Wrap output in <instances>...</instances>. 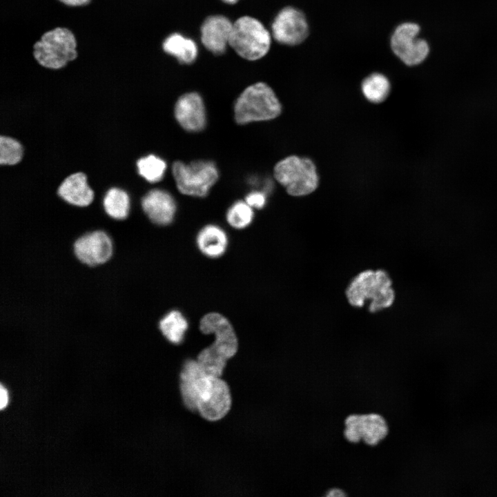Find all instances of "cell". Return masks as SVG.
Instances as JSON below:
<instances>
[{
	"label": "cell",
	"instance_id": "6da1fadb",
	"mask_svg": "<svg viewBox=\"0 0 497 497\" xmlns=\"http://www.w3.org/2000/svg\"><path fill=\"white\" fill-rule=\"evenodd\" d=\"M391 285L386 271L367 270L351 281L346 290L347 298L355 307H362L369 300V311L378 312L392 305L395 293Z\"/></svg>",
	"mask_w": 497,
	"mask_h": 497
},
{
	"label": "cell",
	"instance_id": "7a4b0ae2",
	"mask_svg": "<svg viewBox=\"0 0 497 497\" xmlns=\"http://www.w3.org/2000/svg\"><path fill=\"white\" fill-rule=\"evenodd\" d=\"M281 111L282 106L275 92L264 82L246 87L234 104V118L240 125L273 119Z\"/></svg>",
	"mask_w": 497,
	"mask_h": 497
},
{
	"label": "cell",
	"instance_id": "3957f363",
	"mask_svg": "<svg viewBox=\"0 0 497 497\" xmlns=\"http://www.w3.org/2000/svg\"><path fill=\"white\" fill-rule=\"evenodd\" d=\"M77 43L74 33L65 27L44 32L33 46V56L43 67L58 70L77 57Z\"/></svg>",
	"mask_w": 497,
	"mask_h": 497
},
{
	"label": "cell",
	"instance_id": "277c9868",
	"mask_svg": "<svg viewBox=\"0 0 497 497\" xmlns=\"http://www.w3.org/2000/svg\"><path fill=\"white\" fill-rule=\"evenodd\" d=\"M197 413L204 420L215 422L231 412L233 398L231 387L222 377L204 374L197 381Z\"/></svg>",
	"mask_w": 497,
	"mask_h": 497
},
{
	"label": "cell",
	"instance_id": "5b68a950",
	"mask_svg": "<svg viewBox=\"0 0 497 497\" xmlns=\"http://www.w3.org/2000/svg\"><path fill=\"white\" fill-rule=\"evenodd\" d=\"M271 32L258 19L242 16L233 23L229 46L242 58L256 61L269 51Z\"/></svg>",
	"mask_w": 497,
	"mask_h": 497
},
{
	"label": "cell",
	"instance_id": "8992f818",
	"mask_svg": "<svg viewBox=\"0 0 497 497\" xmlns=\"http://www.w3.org/2000/svg\"><path fill=\"white\" fill-rule=\"evenodd\" d=\"M275 179L292 196H304L318 187L319 177L311 159L291 155L278 162L274 167Z\"/></svg>",
	"mask_w": 497,
	"mask_h": 497
},
{
	"label": "cell",
	"instance_id": "52a82bcc",
	"mask_svg": "<svg viewBox=\"0 0 497 497\" xmlns=\"http://www.w3.org/2000/svg\"><path fill=\"white\" fill-rule=\"evenodd\" d=\"M172 173L182 194L199 197L206 196L219 177L215 163L207 160L188 164L176 161L173 164Z\"/></svg>",
	"mask_w": 497,
	"mask_h": 497
},
{
	"label": "cell",
	"instance_id": "ba28073f",
	"mask_svg": "<svg viewBox=\"0 0 497 497\" xmlns=\"http://www.w3.org/2000/svg\"><path fill=\"white\" fill-rule=\"evenodd\" d=\"M421 28L417 23L405 21L393 30L389 41L391 49L404 64L416 66L422 64L430 54V45L420 37Z\"/></svg>",
	"mask_w": 497,
	"mask_h": 497
},
{
	"label": "cell",
	"instance_id": "9c48e42d",
	"mask_svg": "<svg viewBox=\"0 0 497 497\" xmlns=\"http://www.w3.org/2000/svg\"><path fill=\"white\" fill-rule=\"evenodd\" d=\"M199 327L203 334L213 335L208 345L219 355L229 361L238 353L237 335L225 316L217 312L206 313L201 318Z\"/></svg>",
	"mask_w": 497,
	"mask_h": 497
},
{
	"label": "cell",
	"instance_id": "30bf717a",
	"mask_svg": "<svg viewBox=\"0 0 497 497\" xmlns=\"http://www.w3.org/2000/svg\"><path fill=\"white\" fill-rule=\"evenodd\" d=\"M271 29L272 37L277 43L289 46L302 43L309 34L306 15L293 6L284 7L277 13Z\"/></svg>",
	"mask_w": 497,
	"mask_h": 497
},
{
	"label": "cell",
	"instance_id": "8fae6325",
	"mask_svg": "<svg viewBox=\"0 0 497 497\" xmlns=\"http://www.w3.org/2000/svg\"><path fill=\"white\" fill-rule=\"evenodd\" d=\"M73 252L82 264L95 267L106 264L113 254V242L110 235L102 229L88 231L73 242Z\"/></svg>",
	"mask_w": 497,
	"mask_h": 497
},
{
	"label": "cell",
	"instance_id": "7c38bea8",
	"mask_svg": "<svg viewBox=\"0 0 497 497\" xmlns=\"http://www.w3.org/2000/svg\"><path fill=\"white\" fill-rule=\"evenodd\" d=\"M344 436L351 442L360 440L371 446L378 445L387 435L385 419L380 414H351L344 420Z\"/></svg>",
	"mask_w": 497,
	"mask_h": 497
},
{
	"label": "cell",
	"instance_id": "4fadbf2b",
	"mask_svg": "<svg viewBox=\"0 0 497 497\" xmlns=\"http://www.w3.org/2000/svg\"><path fill=\"white\" fill-rule=\"evenodd\" d=\"M175 117L186 131L199 132L206 124V114L202 97L191 92L178 98L174 108Z\"/></svg>",
	"mask_w": 497,
	"mask_h": 497
},
{
	"label": "cell",
	"instance_id": "5bb4252c",
	"mask_svg": "<svg viewBox=\"0 0 497 497\" xmlns=\"http://www.w3.org/2000/svg\"><path fill=\"white\" fill-rule=\"evenodd\" d=\"M141 206L150 222L161 226L170 224L177 211L176 202L172 195L159 188L148 192L142 199Z\"/></svg>",
	"mask_w": 497,
	"mask_h": 497
},
{
	"label": "cell",
	"instance_id": "9a60e30c",
	"mask_svg": "<svg viewBox=\"0 0 497 497\" xmlns=\"http://www.w3.org/2000/svg\"><path fill=\"white\" fill-rule=\"evenodd\" d=\"M233 22L221 14L205 19L200 28L201 41L203 46L215 55H221L229 46Z\"/></svg>",
	"mask_w": 497,
	"mask_h": 497
},
{
	"label": "cell",
	"instance_id": "2e32d148",
	"mask_svg": "<svg viewBox=\"0 0 497 497\" xmlns=\"http://www.w3.org/2000/svg\"><path fill=\"white\" fill-rule=\"evenodd\" d=\"M204 374L196 358H188L183 362L179 374V390L184 407L193 413H197V381Z\"/></svg>",
	"mask_w": 497,
	"mask_h": 497
},
{
	"label": "cell",
	"instance_id": "e0dca14e",
	"mask_svg": "<svg viewBox=\"0 0 497 497\" xmlns=\"http://www.w3.org/2000/svg\"><path fill=\"white\" fill-rule=\"evenodd\" d=\"M58 195L67 203L81 208L90 205L94 199V193L83 173L67 177L59 186Z\"/></svg>",
	"mask_w": 497,
	"mask_h": 497
},
{
	"label": "cell",
	"instance_id": "ac0fdd59",
	"mask_svg": "<svg viewBox=\"0 0 497 497\" xmlns=\"http://www.w3.org/2000/svg\"><path fill=\"white\" fill-rule=\"evenodd\" d=\"M196 244L199 251L209 258H218L224 254L228 237L225 231L215 224L202 228L196 236Z\"/></svg>",
	"mask_w": 497,
	"mask_h": 497
},
{
	"label": "cell",
	"instance_id": "d6986e66",
	"mask_svg": "<svg viewBox=\"0 0 497 497\" xmlns=\"http://www.w3.org/2000/svg\"><path fill=\"white\" fill-rule=\"evenodd\" d=\"M162 49L182 64H191L198 56V47L195 41L178 32L171 33L164 39Z\"/></svg>",
	"mask_w": 497,
	"mask_h": 497
},
{
	"label": "cell",
	"instance_id": "ffe728a7",
	"mask_svg": "<svg viewBox=\"0 0 497 497\" xmlns=\"http://www.w3.org/2000/svg\"><path fill=\"white\" fill-rule=\"evenodd\" d=\"M158 329L168 342L177 346L184 341L188 322L182 312L170 310L160 318Z\"/></svg>",
	"mask_w": 497,
	"mask_h": 497
},
{
	"label": "cell",
	"instance_id": "44dd1931",
	"mask_svg": "<svg viewBox=\"0 0 497 497\" xmlns=\"http://www.w3.org/2000/svg\"><path fill=\"white\" fill-rule=\"evenodd\" d=\"M103 207L106 215L116 221L128 218L130 213V199L121 189L112 188L108 191L103 199Z\"/></svg>",
	"mask_w": 497,
	"mask_h": 497
},
{
	"label": "cell",
	"instance_id": "7402d4cb",
	"mask_svg": "<svg viewBox=\"0 0 497 497\" xmlns=\"http://www.w3.org/2000/svg\"><path fill=\"white\" fill-rule=\"evenodd\" d=\"M361 90L369 101L379 104L384 101L389 96L391 84L389 79L382 73L373 72L362 81Z\"/></svg>",
	"mask_w": 497,
	"mask_h": 497
},
{
	"label": "cell",
	"instance_id": "603a6c76",
	"mask_svg": "<svg viewBox=\"0 0 497 497\" xmlns=\"http://www.w3.org/2000/svg\"><path fill=\"white\" fill-rule=\"evenodd\" d=\"M137 166L142 177L150 183H155L164 177L167 165L159 157L148 155L139 159Z\"/></svg>",
	"mask_w": 497,
	"mask_h": 497
},
{
	"label": "cell",
	"instance_id": "cb8c5ba5",
	"mask_svg": "<svg viewBox=\"0 0 497 497\" xmlns=\"http://www.w3.org/2000/svg\"><path fill=\"white\" fill-rule=\"evenodd\" d=\"M195 358L205 374L219 377H222L228 362L216 353L209 345L204 347Z\"/></svg>",
	"mask_w": 497,
	"mask_h": 497
},
{
	"label": "cell",
	"instance_id": "d4e9b609",
	"mask_svg": "<svg viewBox=\"0 0 497 497\" xmlns=\"http://www.w3.org/2000/svg\"><path fill=\"white\" fill-rule=\"evenodd\" d=\"M253 217V208L242 200L234 202L228 208L226 215L228 224L235 229H243L248 226Z\"/></svg>",
	"mask_w": 497,
	"mask_h": 497
},
{
	"label": "cell",
	"instance_id": "484cf974",
	"mask_svg": "<svg viewBox=\"0 0 497 497\" xmlns=\"http://www.w3.org/2000/svg\"><path fill=\"white\" fill-rule=\"evenodd\" d=\"M23 148L16 139L1 136L0 137V163L1 164L14 165L22 158Z\"/></svg>",
	"mask_w": 497,
	"mask_h": 497
},
{
	"label": "cell",
	"instance_id": "4316f807",
	"mask_svg": "<svg viewBox=\"0 0 497 497\" xmlns=\"http://www.w3.org/2000/svg\"><path fill=\"white\" fill-rule=\"evenodd\" d=\"M267 194L262 190H253L249 192L245 202L253 209H262L266 204Z\"/></svg>",
	"mask_w": 497,
	"mask_h": 497
},
{
	"label": "cell",
	"instance_id": "83f0119b",
	"mask_svg": "<svg viewBox=\"0 0 497 497\" xmlns=\"http://www.w3.org/2000/svg\"><path fill=\"white\" fill-rule=\"evenodd\" d=\"M59 2L70 6L79 7L89 4L91 0H58Z\"/></svg>",
	"mask_w": 497,
	"mask_h": 497
},
{
	"label": "cell",
	"instance_id": "f1b7e54d",
	"mask_svg": "<svg viewBox=\"0 0 497 497\" xmlns=\"http://www.w3.org/2000/svg\"><path fill=\"white\" fill-rule=\"evenodd\" d=\"M8 403V394L7 390L1 385L0 387V409H3Z\"/></svg>",
	"mask_w": 497,
	"mask_h": 497
},
{
	"label": "cell",
	"instance_id": "f546056e",
	"mask_svg": "<svg viewBox=\"0 0 497 497\" xmlns=\"http://www.w3.org/2000/svg\"><path fill=\"white\" fill-rule=\"evenodd\" d=\"M347 494L340 489L333 488L330 489L326 494V496H345Z\"/></svg>",
	"mask_w": 497,
	"mask_h": 497
},
{
	"label": "cell",
	"instance_id": "4dcf8cb0",
	"mask_svg": "<svg viewBox=\"0 0 497 497\" xmlns=\"http://www.w3.org/2000/svg\"><path fill=\"white\" fill-rule=\"evenodd\" d=\"M222 1H224V2L226 3H228V4H235V3H236L239 0H222Z\"/></svg>",
	"mask_w": 497,
	"mask_h": 497
},
{
	"label": "cell",
	"instance_id": "1f68e13d",
	"mask_svg": "<svg viewBox=\"0 0 497 497\" xmlns=\"http://www.w3.org/2000/svg\"><path fill=\"white\" fill-rule=\"evenodd\" d=\"M261 400H262V398H261ZM260 406H261V403H260ZM257 444H258V445H260V438H259V440L257 441Z\"/></svg>",
	"mask_w": 497,
	"mask_h": 497
}]
</instances>
